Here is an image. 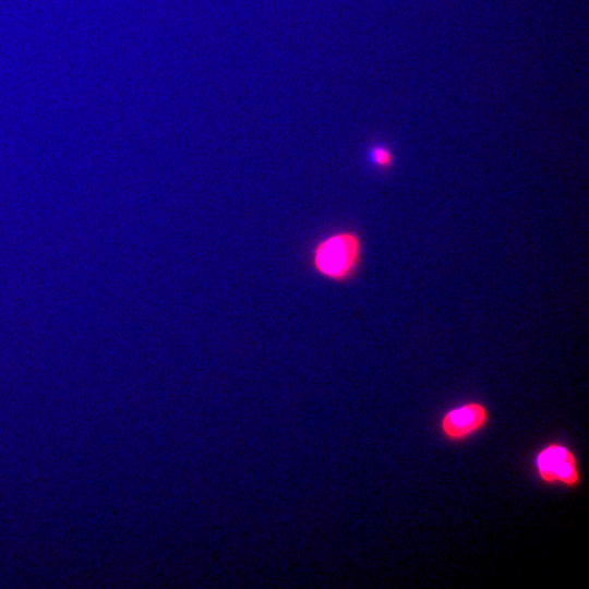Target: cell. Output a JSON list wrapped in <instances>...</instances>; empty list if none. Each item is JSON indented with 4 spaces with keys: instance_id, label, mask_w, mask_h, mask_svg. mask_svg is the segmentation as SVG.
<instances>
[{
    "instance_id": "277c9868",
    "label": "cell",
    "mask_w": 589,
    "mask_h": 589,
    "mask_svg": "<svg viewBox=\"0 0 589 589\" xmlns=\"http://www.w3.org/2000/svg\"><path fill=\"white\" fill-rule=\"evenodd\" d=\"M370 164L380 172L389 171L394 165L393 153L384 145H372L368 153Z\"/></svg>"
},
{
    "instance_id": "3957f363",
    "label": "cell",
    "mask_w": 589,
    "mask_h": 589,
    "mask_svg": "<svg viewBox=\"0 0 589 589\" xmlns=\"http://www.w3.org/2000/svg\"><path fill=\"white\" fill-rule=\"evenodd\" d=\"M489 419L486 406L471 400L446 410L438 420V429L445 440L464 442L482 431Z\"/></svg>"
},
{
    "instance_id": "6da1fadb",
    "label": "cell",
    "mask_w": 589,
    "mask_h": 589,
    "mask_svg": "<svg viewBox=\"0 0 589 589\" xmlns=\"http://www.w3.org/2000/svg\"><path fill=\"white\" fill-rule=\"evenodd\" d=\"M363 240L350 228L334 230L312 247L310 265L316 275L337 284L351 281L363 260Z\"/></svg>"
},
{
    "instance_id": "7a4b0ae2",
    "label": "cell",
    "mask_w": 589,
    "mask_h": 589,
    "mask_svg": "<svg viewBox=\"0 0 589 589\" xmlns=\"http://www.w3.org/2000/svg\"><path fill=\"white\" fill-rule=\"evenodd\" d=\"M534 469L539 480L546 485L575 489L581 483L575 453L560 442H550L537 452Z\"/></svg>"
}]
</instances>
